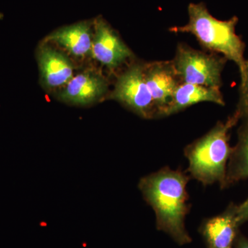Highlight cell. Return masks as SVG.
I'll return each instance as SVG.
<instances>
[{
  "mask_svg": "<svg viewBox=\"0 0 248 248\" xmlns=\"http://www.w3.org/2000/svg\"><path fill=\"white\" fill-rule=\"evenodd\" d=\"M188 176L168 167L141 178L139 188L156 217V228L179 245L191 242L185 219L188 213Z\"/></svg>",
  "mask_w": 248,
  "mask_h": 248,
  "instance_id": "1",
  "label": "cell"
},
{
  "mask_svg": "<svg viewBox=\"0 0 248 248\" xmlns=\"http://www.w3.org/2000/svg\"><path fill=\"white\" fill-rule=\"evenodd\" d=\"M187 12L188 23L182 27L170 28L169 31L174 33L192 34L203 48L211 53L221 54L227 60L234 62L241 77L244 76L246 45L236 33L238 17L234 16L228 20H219L210 14L203 2L191 3Z\"/></svg>",
  "mask_w": 248,
  "mask_h": 248,
  "instance_id": "2",
  "label": "cell"
},
{
  "mask_svg": "<svg viewBox=\"0 0 248 248\" xmlns=\"http://www.w3.org/2000/svg\"><path fill=\"white\" fill-rule=\"evenodd\" d=\"M240 121L236 112L225 122H217L208 133L185 148L191 177L203 186L218 183L221 187L226 175L227 166L232 148L230 132Z\"/></svg>",
  "mask_w": 248,
  "mask_h": 248,
  "instance_id": "3",
  "label": "cell"
},
{
  "mask_svg": "<svg viewBox=\"0 0 248 248\" xmlns=\"http://www.w3.org/2000/svg\"><path fill=\"white\" fill-rule=\"evenodd\" d=\"M227 60L217 53H204L179 43L172 61L181 83L220 89Z\"/></svg>",
  "mask_w": 248,
  "mask_h": 248,
  "instance_id": "4",
  "label": "cell"
},
{
  "mask_svg": "<svg viewBox=\"0 0 248 248\" xmlns=\"http://www.w3.org/2000/svg\"><path fill=\"white\" fill-rule=\"evenodd\" d=\"M144 64L136 62L117 78L109 98L117 101L144 119L157 117L153 97L144 78Z\"/></svg>",
  "mask_w": 248,
  "mask_h": 248,
  "instance_id": "5",
  "label": "cell"
},
{
  "mask_svg": "<svg viewBox=\"0 0 248 248\" xmlns=\"http://www.w3.org/2000/svg\"><path fill=\"white\" fill-rule=\"evenodd\" d=\"M144 78L157 117H164L173 94L181 84L172 60L145 63Z\"/></svg>",
  "mask_w": 248,
  "mask_h": 248,
  "instance_id": "6",
  "label": "cell"
},
{
  "mask_svg": "<svg viewBox=\"0 0 248 248\" xmlns=\"http://www.w3.org/2000/svg\"><path fill=\"white\" fill-rule=\"evenodd\" d=\"M92 53L97 61L112 71L133 56L132 50L117 32L101 19L94 22Z\"/></svg>",
  "mask_w": 248,
  "mask_h": 248,
  "instance_id": "7",
  "label": "cell"
},
{
  "mask_svg": "<svg viewBox=\"0 0 248 248\" xmlns=\"http://www.w3.org/2000/svg\"><path fill=\"white\" fill-rule=\"evenodd\" d=\"M107 91V79L97 72L87 71L73 77L59 94V99L74 105H89L102 99Z\"/></svg>",
  "mask_w": 248,
  "mask_h": 248,
  "instance_id": "8",
  "label": "cell"
},
{
  "mask_svg": "<svg viewBox=\"0 0 248 248\" xmlns=\"http://www.w3.org/2000/svg\"><path fill=\"white\" fill-rule=\"evenodd\" d=\"M237 205L231 203L221 215L204 223L202 233L209 248H229L235 241L240 226Z\"/></svg>",
  "mask_w": 248,
  "mask_h": 248,
  "instance_id": "9",
  "label": "cell"
},
{
  "mask_svg": "<svg viewBox=\"0 0 248 248\" xmlns=\"http://www.w3.org/2000/svg\"><path fill=\"white\" fill-rule=\"evenodd\" d=\"M41 76L46 87L53 89L65 86L73 78V64L63 54L43 46L38 54Z\"/></svg>",
  "mask_w": 248,
  "mask_h": 248,
  "instance_id": "10",
  "label": "cell"
},
{
  "mask_svg": "<svg viewBox=\"0 0 248 248\" xmlns=\"http://www.w3.org/2000/svg\"><path fill=\"white\" fill-rule=\"evenodd\" d=\"M205 102L215 103L223 107L226 104L219 89L181 83L173 94L164 117L174 115L191 106Z\"/></svg>",
  "mask_w": 248,
  "mask_h": 248,
  "instance_id": "11",
  "label": "cell"
},
{
  "mask_svg": "<svg viewBox=\"0 0 248 248\" xmlns=\"http://www.w3.org/2000/svg\"><path fill=\"white\" fill-rule=\"evenodd\" d=\"M46 40L62 46L75 56L84 57L92 53V35L87 22L59 29L50 34Z\"/></svg>",
  "mask_w": 248,
  "mask_h": 248,
  "instance_id": "12",
  "label": "cell"
},
{
  "mask_svg": "<svg viewBox=\"0 0 248 248\" xmlns=\"http://www.w3.org/2000/svg\"><path fill=\"white\" fill-rule=\"evenodd\" d=\"M248 179V120H242L237 132V142L232 149L226 175L221 188L225 189Z\"/></svg>",
  "mask_w": 248,
  "mask_h": 248,
  "instance_id": "13",
  "label": "cell"
},
{
  "mask_svg": "<svg viewBox=\"0 0 248 248\" xmlns=\"http://www.w3.org/2000/svg\"><path fill=\"white\" fill-rule=\"evenodd\" d=\"M241 79L239 102L235 112L240 120H248V60H246L244 74Z\"/></svg>",
  "mask_w": 248,
  "mask_h": 248,
  "instance_id": "14",
  "label": "cell"
},
{
  "mask_svg": "<svg viewBox=\"0 0 248 248\" xmlns=\"http://www.w3.org/2000/svg\"><path fill=\"white\" fill-rule=\"evenodd\" d=\"M236 214L240 226L248 221V197L244 203L237 205Z\"/></svg>",
  "mask_w": 248,
  "mask_h": 248,
  "instance_id": "15",
  "label": "cell"
},
{
  "mask_svg": "<svg viewBox=\"0 0 248 248\" xmlns=\"http://www.w3.org/2000/svg\"><path fill=\"white\" fill-rule=\"evenodd\" d=\"M236 248H248V239L244 236H239L236 241Z\"/></svg>",
  "mask_w": 248,
  "mask_h": 248,
  "instance_id": "16",
  "label": "cell"
},
{
  "mask_svg": "<svg viewBox=\"0 0 248 248\" xmlns=\"http://www.w3.org/2000/svg\"></svg>",
  "mask_w": 248,
  "mask_h": 248,
  "instance_id": "17",
  "label": "cell"
}]
</instances>
